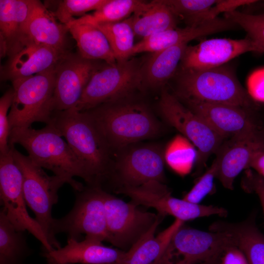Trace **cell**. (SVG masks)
<instances>
[{"instance_id":"f546056e","label":"cell","mask_w":264,"mask_h":264,"mask_svg":"<svg viewBox=\"0 0 264 264\" xmlns=\"http://www.w3.org/2000/svg\"><path fill=\"white\" fill-rule=\"evenodd\" d=\"M144 2L139 0H108L92 14L75 19L68 23H88L97 25L120 22L131 17Z\"/></svg>"},{"instance_id":"f35d334b","label":"cell","mask_w":264,"mask_h":264,"mask_svg":"<svg viewBox=\"0 0 264 264\" xmlns=\"http://www.w3.org/2000/svg\"><path fill=\"white\" fill-rule=\"evenodd\" d=\"M248 87L251 97L264 101V69L258 71L251 76Z\"/></svg>"},{"instance_id":"74e56055","label":"cell","mask_w":264,"mask_h":264,"mask_svg":"<svg viewBox=\"0 0 264 264\" xmlns=\"http://www.w3.org/2000/svg\"><path fill=\"white\" fill-rule=\"evenodd\" d=\"M242 186L246 192L257 195L264 213V178L255 172L247 169L242 180Z\"/></svg>"},{"instance_id":"4fadbf2b","label":"cell","mask_w":264,"mask_h":264,"mask_svg":"<svg viewBox=\"0 0 264 264\" xmlns=\"http://www.w3.org/2000/svg\"><path fill=\"white\" fill-rule=\"evenodd\" d=\"M102 195L109 242L121 250L128 251L162 217L142 211L139 206L125 202L103 189Z\"/></svg>"},{"instance_id":"484cf974","label":"cell","mask_w":264,"mask_h":264,"mask_svg":"<svg viewBox=\"0 0 264 264\" xmlns=\"http://www.w3.org/2000/svg\"><path fill=\"white\" fill-rule=\"evenodd\" d=\"M130 19L135 36L142 39L176 28L179 20L165 0L145 1Z\"/></svg>"},{"instance_id":"9c48e42d","label":"cell","mask_w":264,"mask_h":264,"mask_svg":"<svg viewBox=\"0 0 264 264\" xmlns=\"http://www.w3.org/2000/svg\"><path fill=\"white\" fill-rule=\"evenodd\" d=\"M159 110L168 124L197 147L198 155L196 163L198 172L200 173L209 156L216 153L225 139L166 89L162 91Z\"/></svg>"},{"instance_id":"603a6c76","label":"cell","mask_w":264,"mask_h":264,"mask_svg":"<svg viewBox=\"0 0 264 264\" xmlns=\"http://www.w3.org/2000/svg\"><path fill=\"white\" fill-rule=\"evenodd\" d=\"M66 25L57 22L39 0H33L31 11L24 26L27 44L34 43L65 52Z\"/></svg>"},{"instance_id":"f1b7e54d","label":"cell","mask_w":264,"mask_h":264,"mask_svg":"<svg viewBox=\"0 0 264 264\" xmlns=\"http://www.w3.org/2000/svg\"><path fill=\"white\" fill-rule=\"evenodd\" d=\"M25 231L17 230L4 212L0 211V264H25L32 253Z\"/></svg>"},{"instance_id":"6da1fadb","label":"cell","mask_w":264,"mask_h":264,"mask_svg":"<svg viewBox=\"0 0 264 264\" xmlns=\"http://www.w3.org/2000/svg\"><path fill=\"white\" fill-rule=\"evenodd\" d=\"M49 124L84 165L88 186L101 187L112 165V150L88 113L75 109L55 111Z\"/></svg>"},{"instance_id":"d590c367","label":"cell","mask_w":264,"mask_h":264,"mask_svg":"<svg viewBox=\"0 0 264 264\" xmlns=\"http://www.w3.org/2000/svg\"><path fill=\"white\" fill-rule=\"evenodd\" d=\"M217 172V164L214 159L210 167L199 177L192 189L183 197V199L188 202L199 203L212 191Z\"/></svg>"},{"instance_id":"4dcf8cb0","label":"cell","mask_w":264,"mask_h":264,"mask_svg":"<svg viewBox=\"0 0 264 264\" xmlns=\"http://www.w3.org/2000/svg\"><path fill=\"white\" fill-rule=\"evenodd\" d=\"M96 25L106 36L116 62L131 58L135 34L130 17L123 21Z\"/></svg>"},{"instance_id":"7a4b0ae2","label":"cell","mask_w":264,"mask_h":264,"mask_svg":"<svg viewBox=\"0 0 264 264\" xmlns=\"http://www.w3.org/2000/svg\"><path fill=\"white\" fill-rule=\"evenodd\" d=\"M16 144L26 150L34 164L65 179L76 192L84 188L82 183L74 178L80 177L88 182L84 165L52 125L47 124L39 130L31 127L11 129L9 145Z\"/></svg>"},{"instance_id":"52a82bcc","label":"cell","mask_w":264,"mask_h":264,"mask_svg":"<svg viewBox=\"0 0 264 264\" xmlns=\"http://www.w3.org/2000/svg\"><path fill=\"white\" fill-rule=\"evenodd\" d=\"M74 205L70 212L60 219H53L50 235L54 249L61 247L55 235L65 233L67 239L80 241L85 237L109 242L102 189L98 187H85L76 192Z\"/></svg>"},{"instance_id":"5b68a950","label":"cell","mask_w":264,"mask_h":264,"mask_svg":"<svg viewBox=\"0 0 264 264\" xmlns=\"http://www.w3.org/2000/svg\"><path fill=\"white\" fill-rule=\"evenodd\" d=\"M142 67L134 58L98 66L74 109L87 111L128 96L143 84Z\"/></svg>"},{"instance_id":"277c9868","label":"cell","mask_w":264,"mask_h":264,"mask_svg":"<svg viewBox=\"0 0 264 264\" xmlns=\"http://www.w3.org/2000/svg\"><path fill=\"white\" fill-rule=\"evenodd\" d=\"M175 95L180 101L221 103L254 109V102L235 72L224 65L204 69H181Z\"/></svg>"},{"instance_id":"7402d4cb","label":"cell","mask_w":264,"mask_h":264,"mask_svg":"<svg viewBox=\"0 0 264 264\" xmlns=\"http://www.w3.org/2000/svg\"><path fill=\"white\" fill-rule=\"evenodd\" d=\"M66 52L34 43L27 44L10 57L3 68V77L11 82L54 68Z\"/></svg>"},{"instance_id":"e0dca14e","label":"cell","mask_w":264,"mask_h":264,"mask_svg":"<svg viewBox=\"0 0 264 264\" xmlns=\"http://www.w3.org/2000/svg\"><path fill=\"white\" fill-rule=\"evenodd\" d=\"M224 140L217 152V178L223 186L233 190L237 176L243 170L249 169V164L254 154L264 148V130L232 136Z\"/></svg>"},{"instance_id":"ab89813d","label":"cell","mask_w":264,"mask_h":264,"mask_svg":"<svg viewBox=\"0 0 264 264\" xmlns=\"http://www.w3.org/2000/svg\"><path fill=\"white\" fill-rule=\"evenodd\" d=\"M220 264H249L243 252L237 246L227 248L222 254Z\"/></svg>"},{"instance_id":"2e32d148","label":"cell","mask_w":264,"mask_h":264,"mask_svg":"<svg viewBox=\"0 0 264 264\" xmlns=\"http://www.w3.org/2000/svg\"><path fill=\"white\" fill-rule=\"evenodd\" d=\"M97 67L92 60L80 54H64L55 67L54 111L75 108Z\"/></svg>"},{"instance_id":"ac0fdd59","label":"cell","mask_w":264,"mask_h":264,"mask_svg":"<svg viewBox=\"0 0 264 264\" xmlns=\"http://www.w3.org/2000/svg\"><path fill=\"white\" fill-rule=\"evenodd\" d=\"M181 102L225 139L262 128L254 115V109L226 104Z\"/></svg>"},{"instance_id":"e575fe53","label":"cell","mask_w":264,"mask_h":264,"mask_svg":"<svg viewBox=\"0 0 264 264\" xmlns=\"http://www.w3.org/2000/svg\"><path fill=\"white\" fill-rule=\"evenodd\" d=\"M224 17L243 28L249 38L264 46V13L252 14L236 10L225 13Z\"/></svg>"},{"instance_id":"44dd1931","label":"cell","mask_w":264,"mask_h":264,"mask_svg":"<svg viewBox=\"0 0 264 264\" xmlns=\"http://www.w3.org/2000/svg\"><path fill=\"white\" fill-rule=\"evenodd\" d=\"M33 0H0V55L12 57L26 44L24 26Z\"/></svg>"},{"instance_id":"7c38bea8","label":"cell","mask_w":264,"mask_h":264,"mask_svg":"<svg viewBox=\"0 0 264 264\" xmlns=\"http://www.w3.org/2000/svg\"><path fill=\"white\" fill-rule=\"evenodd\" d=\"M123 149L121 155L112 163L105 182L117 181L121 184L120 187H136L151 181L164 183L165 150L161 145H131Z\"/></svg>"},{"instance_id":"d6a6232c","label":"cell","mask_w":264,"mask_h":264,"mask_svg":"<svg viewBox=\"0 0 264 264\" xmlns=\"http://www.w3.org/2000/svg\"><path fill=\"white\" fill-rule=\"evenodd\" d=\"M218 0H165L177 17L186 26H198L215 19L212 8ZM216 19V18H215Z\"/></svg>"},{"instance_id":"d4e9b609","label":"cell","mask_w":264,"mask_h":264,"mask_svg":"<svg viewBox=\"0 0 264 264\" xmlns=\"http://www.w3.org/2000/svg\"><path fill=\"white\" fill-rule=\"evenodd\" d=\"M164 218L160 217L151 228L135 242L123 257L113 264H151L162 253L174 232L184 222L175 219L167 228L154 235Z\"/></svg>"},{"instance_id":"d6986e66","label":"cell","mask_w":264,"mask_h":264,"mask_svg":"<svg viewBox=\"0 0 264 264\" xmlns=\"http://www.w3.org/2000/svg\"><path fill=\"white\" fill-rule=\"evenodd\" d=\"M126 251L104 245L102 242L85 237L82 241L67 239L64 247L43 251L46 264H113Z\"/></svg>"},{"instance_id":"ba28073f","label":"cell","mask_w":264,"mask_h":264,"mask_svg":"<svg viewBox=\"0 0 264 264\" xmlns=\"http://www.w3.org/2000/svg\"><path fill=\"white\" fill-rule=\"evenodd\" d=\"M236 246L227 233L204 231L182 224L161 255L151 264H198Z\"/></svg>"},{"instance_id":"5bb4252c","label":"cell","mask_w":264,"mask_h":264,"mask_svg":"<svg viewBox=\"0 0 264 264\" xmlns=\"http://www.w3.org/2000/svg\"><path fill=\"white\" fill-rule=\"evenodd\" d=\"M115 192L129 197L137 206L155 209L164 218L170 215L184 222L203 217L206 213L204 205L188 202L172 196L164 183L151 181L136 187H120Z\"/></svg>"},{"instance_id":"9a60e30c","label":"cell","mask_w":264,"mask_h":264,"mask_svg":"<svg viewBox=\"0 0 264 264\" xmlns=\"http://www.w3.org/2000/svg\"><path fill=\"white\" fill-rule=\"evenodd\" d=\"M250 51L264 52V47L248 37L240 40L215 38L187 45L180 65L182 69H204L224 65Z\"/></svg>"},{"instance_id":"8fae6325","label":"cell","mask_w":264,"mask_h":264,"mask_svg":"<svg viewBox=\"0 0 264 264\" xmlns=\"http://www.w3.org/2000/svg\"><path fill=\"white\" fill-rule=\"evenodd\" d=\"M9 152L0 154V200L2 210L15 228L27 231L42 243L43 251L54 248L50 244L42 227L29 214L23 191L22 173L13 155L14 146Z\"/></svg>"},{"instance_id":"836d02e7","label":"cell","mask_w":264,"mask_h":264,"mask_svg":"<svg viewBox=\"0 0 264 264\" xmlns=\"http://www.w3.org/2000/svg\"><path fill=\"white\" fill-rule=\"evenodd\" d=\"M108 0H64L59 2L53 15L64 24H67L75 19L74 16L85 15L92 10L101 7Z\"/></svg>"},{"instance_id":"4316f807","label":"cell","mask_w":264,"mask_h":264,"mask_svg":"<svg viewBox=\"0 0 264 264\" xmlns=\"http://www.w3.org/2000/svg\"><path fill=\"white\" fill-rule=\"evenodd\" d=\"M66 25L77 43L81 57L90 60H102L108 64L116 62L106 36L96 25L88 23Z\"/></svg>"},{"instance_id":"30bf717a","label":"cell","mask_w":264,"mask_h":264,"mask_svg":"<svg viewBox=\"0 0 264 264\" xmlns=\"http://www.w3.org/2000/svg\"><path fill=\"white\" fill-rule=\"evenodd\" d=\"M13 155L22 175L26 203L34 213L35 219L52 246L50 229L54 218L52 209L58 202L59 189L64 184H68L67 181L55 175L48 176L42 168L34 164L28 156L19 152L14 147Z\"/></svg>"},{"instance_id":"7bdbcfd3","label":"cell","mask_w":264,"mask_h":264,"mask_svg":"<svg viewBox=\"0 0 264 264\" xmlns=\"http://www.w3.org/2000/svg\"></svg>"},{"instance_id":"1f68e13d","label":"cell","mask_w":264,"mask_h":264,"mask_svg":"<svg viewBox=\"0 0 264 264\" xmlns=\"http://www.w3.org/2000/svg\"><path fill=\"white\" fill-rule=\"evenodd\" d=\"M194 144L181 134L175 136L164 150L167 165L176 173L183 176L192 170L197 158Z\"/></svg>"},{"instance_id":"b9f144b4","label":"cell","mask_w":264,"mask_h":264,"mask_svg":"<svg viewBox=\"0 0 264 264\" xmlns=\"http://www.w3.org/2000/svg\"><path fill=\"white\" fill-rule=\"evenodd\" d=\"M222 254L218 255L198 264H220V258Z\"/></svg>"},{"instance_id":"60d3db41","label":"cell","mask_w":264,"mask_h":264,"mask_svg":"<svg viewBox=\"0 0 264 264\" xmlns=\"http://www.w3.org/2000/svg\"><path fill=\"white\" fill-rule=\"evenodd\" d=\"M249 168H252L256 173L264 178V148L254 154L249 163Z\"/></svg>"},{"instance_id":"cb8c5ba5","label":"cell","mask_w":264,"mask_h":264,"mask_svg":"<svg viewBox=\"0 0 264 264\" xmlns=\"http://www.w3.org/2000/svg\"><path fill=\"white\" fill-rule=\"evenodd\" d=\"M209 229L230 234L249 264H264V234L256 225L253 218L237 223L218 221Z\"/></svg>"},{"instance_id":"ee69618b","label":"cell","mask_w":264,"mask_h":264,"mask_svg":"<svg viewBox=\"0 0 264 264\" xmlns=\"http://www.w3.org/2000/svg\"></svg>"},{"instance_id":"83f0119b","label":"cell","mask_w":264,"mask_h":264,"mask_svg":"<svg viewBox=\"0 0 264 264\" xmlns=\"http://www.w3.org/2000/svg\"><path fill=\"white\" fill-rule=\"evenodd\" d=\"M187 43L151 53L142 65L143 84L153 87L162 86L175 74Z\"/></svg>"},{"instance_id":"8992f818","label":"cell","mask_w":264,"mask_h":264,"mask_svg":"<svg viewBox=\"0 0 264 264\" xmlns=\"http://www.w3.org/2000/svg\"><path fill=\"white\" fill-rule=\"evenodd\" d=\"M12 83L14 97L8 113L10 129L29 127L36 122L49 124L54 112L55 67Z\"/></svg>"},{"instance_id":"ffe728a7","label":"cell","mask_w":264,"mask_h":264,"mask_svg":"<svg viewBox=\"0 0 264 264\" xmlns=\"http://www.w3.org/2000/svg\"><path fill=\"white\" fill-rule=\"evenodd\" d=\"M237 26L225 17H218L198 26L167 29L142 39L135 44L132 56L143 52H158L181 43H188L199 37L233 29Z\"/></svg>"},{"instance_id":"8d00e7d4","label":"cell","mask_w":264,"mask_h":264,"mask_svg":"<svg viewBox=\"0 0 264 264\" xmlns=\"http://www.w3.org/2000/svg\"><path fill=\"white\" fill-rule=\"evenodd\" d=\"M14 97L13 88L7 90L0 99V154L9 152V138L11 131L8 110L12 105Z\"/></svg>"},{"instance_id":"3957f363","label":"cell","mask_w":264,"mask_h":264,"mask_svg":"<svg viewBox=\"0 0 264 264\" xmlns=\"http://www.w3.org/2000/svg\"><path fill=\"white\" fill-rule=\"evenodd\" d=\"M120 101L105 103L86 111L112 151L154 138L162 132L161 124L146 106Z\"/></svg>"}]
</instances>
